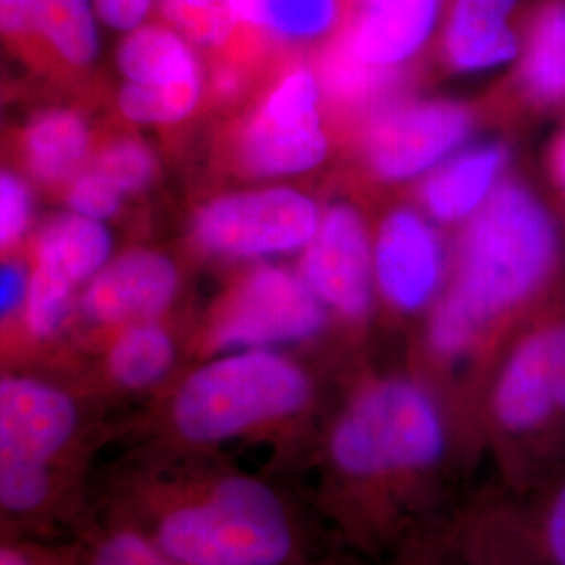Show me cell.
Masks as SVG:
<instances>
[{
  "label": "cell",
  "instance_id": "6da1fadb",
  "mask_svg": "<svg viewBox=\"0 0 565 565\" xmlns=\"http://www.w3.org/2000/svg\"><path fill=\"white\" fill-rule=\"evenodd\" d=\"M93 509L135 525L184 565H282L294 532L279 494L237 471L168 478L147 457L114 465Z\"/></svg>",
  "mask_w": 565,
  "mask_h": 565
},
{
  "label": "cell",
  "instance_id": "7a4b0ae2",
  "mask_svg": "<svg viewBox=\"0 0 565 565\" xmlns=\"http://www.w3.org/2000/svg\"><path fill=\"white\" fill-rule=\"evenodd\" d=\"M557 224L524 184L497 186L463 239L459 277L438 306L429 340L455 356L488 324L532 298L557 263Z\"/></svg>",
  "mask_w": 565,
  "mask_h": 565
},
{
  "label": "cell",
  "instance_id": "3957f363",
  "mask_svg": "<svg viewBox=\"0 0 565 565\" xmlns=\"http://www.w3.org/2000/svg\"><path fill=\"white\" fill-rule=\"evenodd\" d=\"M310 398L302 369L273 350H233L193 369L163 413L189 448H216L296 415Z\"/></svg>",
  "mask_w": 565,
  "mask_h": 565
},
{
  "label": "cell",
  "instance_id": "277c9868",
  "mask_svg": "<svg viewBox=\"0 0 565 565\" xmlns=\"http://www.w3.org/2000/svg\"><path fill=\"white\" fill-rule=\"evenodd\" d=\"M446 431L431 396L413 382L366 387L331 431L329 455L354 478H380L431 467L443 459Z\"/></svg>",
  "mask_w": 565,
  "mask_h": 565
},
{
  "label": "cell",
  "instance_id": "5b68a950",
  "mask_svg": "<svg viewBox=\"0 0 565 565\" xmlns=\"http://www.w3.org/2000/svg\"><path fill=\"white\" fill-rule=\"evenodd\" d=\"M102 446L74 390L32 373H0V465L90 471Z\"/></svg>",
  "mask_w": 565,
  "mask_h": 565
},
{
  "label": "cell",
  "instance_id": "8992f818",
  "mask_svg": "<svg viewBox=\"0 0 565 565\" xmlns=\"http://www.w3.org/2000/svg\"><path fill=\"white\" fill-rule=\"evenodd\" d=\"M109 256L111 233L102 221L72 212L44 226L21 310L23 331L32 342L60 335L72 319L78 289L93 281Z\"/></svg>",
  "mask_w": 565,
  "mask_h": 565
},
{
  "label": "cell",
  "instance_id": "52a82bcc",
  "mask_svg": "<svg viewBox=\"0 0 565 565\" xmlns=\"http://www.w3.org/2000/svg\"><path fill=\"white\" fill-rule=\"evenodd\" d=\"M324 324L321 300L296 275L263 266L245 277L221 303L207 329L212 352L256 350L302 342Z\"/></svg>",
  "mask_w": 565,
  "mask_h": 565
},
{
  "label": "cell",
  "instance_id": "ba28073f",
  "mask_svg": "<svg viewBox=\"0 0 565 565\" xmlns=\"http://www.w3.org/2000/svg\"><path fill=\"white\" fill-rule=\"evenodd\" d=\"M126 120L166 126L184 120L202 97V70L189 41L170 25L141 23L118 49Z\"/></svg>",
  "mask_w": 565,
  "mask_h": 565
},
{
  "label": "cell",
  "instance_id": "9c48e42d",
  "mask_svg": "<svg viewBox=\"0 0 565 565\" xmlns=\"http://www.w3.org/2000/svg\"><path fill=\"white\" fill-rule=\"evenodd\" d=\"M193 228L205 249L249 258L310 243L319 228V212L294 189L245 191L203 205Z\"/></svg>",
  "mask_w": 565,
  "mask_h": 565
},
{
  "label": "cell",
  "instance_id": "30bf717a",
  "mask_svg": "<svg viewBox=\"0 0 565 565\" xmlns=\"http://www.w3.org/2000/svg\"><path fill=\"white\" fill-rule=\"evenodd\" d=\"M319 84L310 70L298 67L264 99L243 130L242 162L260 177L300 174L327 156Z\"/></svg>",
  "mask_w": 565,
  "mask_h": 565
},
{
  "label": "cell",
  "instance_id": "8fae6325",
  "mask_svg": "<svg viewBox=\"0 0 565 565\" xmlns=\"http://www.w3.org/2000/svg\"><path fill=\"white\" fill-rule=\"evenodd\" d=\"M471 116L448 102L408 103L377 116L364 139L371 168L387 181H404L440 162L465 141Z\"/></svg>",
  "mask_w": 565,
  "mask_h": 565
},
{
  "label": "cell",
  "instance_id": "7c38bea8",
  "mask_svg": "<svg viewBox=\"0 0 565 565\" xmlns=\"http://www.w3.org/2000/svg\"><path fill=\"white\" fill-rule=\"evenodd\" d=\"M179 291V270L170 258L132 249L103 266L82 289V319L103 335L128 324L160 321Z\"/></svg>",
  "mask_w": 565,
  "mask_h": 565
},
{
  "label": "cell",
  "instance_id": "4fadbf2b",
  "mask_svg": "<svg viewBox=\"0 0 565 565\" xmlns=\"http://www.w3.org/2000/svg\"><path fill=\"white\" fill-rule=\"evenodd\" d=\"M306 285L321 302L359 319L371 306V254L354 207L335 205L319 224L303 263Z\"/></svg>",
  "mask_w": 565,
  "mask_h": 565
},
{
  "label": "cell",
  "instance_id": "5bb4252c",
  "mask_svg": "<svg viewBox=\"0 0 565 565\" xmlns=\"http://www.w3.org/2000/svg\"><path fill=\"white\" fill-rule=\"evenodd\" d=\"M95 0H0V36L34 44L53 57L88 67L102 51Z\"/></svg>",
  "mask_w": 565,
  "mask_h": 565
},
{
  "label": "cell",
  "instance_id": "9a60e30c",
  "mask_svg": "<svg viewBox=\"0 0 565 565\" xmlns=\"http://www.w3.org/2000/svg\"><path fill=\"white\" fill-rule=\"evenodd\" d=\"M375 270L385 300L406 312L425 306L443 270V252L434 228L411 210L390 214L377 237Z\"/></svg>",
  "mask_w": 565,
  "mask_h": 565
},
{
  "label": "cell",
  "instance_id": "2e32d148",
  "mask_svg": "<svg viewBox=\"0 0 565 565\" xmlns=\"http://www.w3.org/2000/svg\"><path fill=\"white\" fill-rule=\"evenodd\" d=\"M438 9L440 0H356L354 20L342 42L354 57L392 70L424 46Z\"/></svg>",
  "mask_w": 565,
  "mask_h": 565
},
{
  "label": "cell",
  "instance_id": "e0dca14e",
  "mask_svg": "<svg viewBox=\"0 0 565 565\" xmlns=\"http://www.w3.org/2000/svg\"><path fill=\"white\" fill-rule=\"evenodd\" d=\"M494 417L511 434H530L557 408L551 327L532 331L511 352L494 390Z\"/></svg>",
  "mask_w": 565,
  "mask_h": 565
},
{
  "label": "cell",
  "instance_id": "ac0fdd59",
  "mask_svg": "<svg viewBox=\"0 0 565 565\" xmlns=\"http://www.w3.org/2000/svg\"><path fill=\"white\" fill-rule=\"evenodd\" d=\"M518 0H455L446 25L448 61L461 72H480L520 55V41L511 28Z\"/></svg>",
  "mask_w": 565,
  "mask_h": 565
},
{
  "label": "cell",
  "instance_id": "d6986e66",
  "mask_svg": "<svg viewBox=\"0 0 565 565\" xmlns=\"http://www.w3.org/2000/svg\"><path fill=\"white\" fill-rule=\"evenodd\" d=\"M177 361V343L160 321L128 324L105 335L102 369L116 392L137 394L162 384Z\"/></svg>",
  "mask_w": 565,
  "mask_h": 565
},
{
  "label": "cell",
  "instance_id": "ffe728a7",
  "mask_svg": "<svg viewBox=\"0 0 565 565\" xmlns=\"http://www.w3.org/2000/svg\"><path fill=\"white\" fill-rule=\"evenodd\" d=\"M90 147V132L81 114L46 109L23 132V156L34 179L49 184L74 181Z\"/></svg>",
  "mask_w": 565,
  "mask_h": 565
},
{
  "label": "cell",
  "instance_id": "44dd1931",
  "mask_svg": "<svg viewBox=\"0 0 565 565\" xmlns=\"http://www.w3.org/2000/svg\"><path fill=\"white\" fill-rule=\"evenodd\" d=\"M507 162L501 145H486L446 163L425 182L424 200L429 212L440 221H459L476 212Z\"/></svg>",
  "mask_w": 565,
  "mask_h": 565
},
{
  "label": "cell",
  "instance_id": "7402d4cb",
  "mask_svg": "<svg viewBox=\"0 0 565 565\" xmlns=\"http://www.w3.org/2000/svg\"><path fill=\"white\" fill-rule=\"evenodd\" d=\"M520 81L532 102H565V0H543L536 9L525 39Z\"/></svg>",
  "mask_w": 565,
  "mask_h": 565
},
{
  "label": "cell",
  "instance_id": "603a6c76",
  "mask_svg": "<svg viewBox=\"0 0 565 565\" xmlns=\"http://www.w3.org/2000/svg\"><path fill=\"white\" fill-rule=\"evenodd\" d=\"M78 565H184L135 525L90 509L74 536Z\"/></svg>",
  "mask_w": 565,
  "mask_h": 565
},
{
  "label": "cell",
  "instance_id": "cb8c5ba5",
  "mask_svg": "<svg viewBox=\"0 0 565 565\" xmlns=\"http://www.w3.org/2000/svg\"><path fill=\"white\" fill-rule=\"evenodd\" d=\"M254 0H162L163 18L189 42L218 46L249 23Z\"/></svg>",
  "mask_w": 565,
  "mask_h": 565
},
{
  "label": "cell",
  "instance_id": "d4e9b609",
  "mask_svg": "<svg viewBox=\"0 0 565 565\" xmlns=\"http://www.w3.org/2000/svg\"><path fill=\"white\" fill-rule=\"evenodd\" d=\"M338 20V0H254L249 23L266 32L310 41L323 36Z\"/></svg>",
  "mask_w": 565,
  "mask_h": 565
},
{
  "label": "cell",
  "instance_id": "484cf974",
  "mask_svg": "<svg viewBox=\"0 0 565 565\" xmlns=\"http://www.w3.org/2000/svg\"><path fill=\"white\" fill-rule=\"evenodd\" d=\"M392 81V70L375 67L354 57L342 41L324 57L323 82L327 90L342 99L356 103L382 93Z\"/></svg>",
  "mask_w": 565,
  "mask_h": 565
},
{
  "label": "cell",
  "instance_id": "4316f807",
  "mask_svg": "<svg viewBox=\"0 0 565 565\" xmlns=\"http://www.w3.org/2000/svg\"><path fill=\"white\" fill-rule=\"evenodd\" d=\"M90 168H95L126 198L139 193L151 182L156 174V158L141 141L121 139L107 145Z\"/></svg>",
  "mask_w": 565,
  "mask_h": 565
},
{
  "label": "cell",
  "instance_id": "83f0119b",
  "mask_svg": "<svg viewBox=\"0 0 565 565\" xmlns=\"http://www.w3.org/2000/svg\"><path fill=\"white\" fill-rule=\"evenodd\" d=\"M67 202L72 212L103 223L105 218H111L114 214H118L124 195L95 168H88V170H82L70 184Z\"/></svg>",
  "mask_w": 565,
  "mask_h": 565
},
{
  "label": "cell",
  "instance_id": "f1b7e54d",
  "mask_svg": "<svg viewBox=\"0 0 565 565\" xmlns=\"http://www.w3.org/2000/svg\"><path fill=\"white\" fill-rule=\"evenodd\" d=\"M0 565H78V551L74 539H0Z\"/></svg>",
  "mask_w": 565,
  "mask_h": 565
},
{
  "label": "cell",
  "instance_id": "f546056e",
  "mask_svg": "<svg viewBox=\"0 0 565 565\" xmlns=\"http://www.w3.org/2000/svg\"><path fill=\"white\" fill-rule=\"evenodd\" d=\"M32 216V193L20 177L0 170V247L23 235Z\"/></svg>",
  "mask_w": 565,
  "mask_h": 565
},
{
  "label": "cell",
  "instance_id": "4dcf8cb0",
  "mask_svg": "<svg viewBox=\"0 0 565 565\" xmlns=\"http://www.w3.org/2000/svg\"><path fill=\"white\" fill-rule=\"evenodd\" d=\"M153 0H95L97 13L107 28L130 32L145 23Z\"/></svg>",
  "mask_w": 565,
  "mask_h": 565
},
{
  "label": "cell",
  "instance_id": "1f68e13d",
  "mask_svg": "<svg viewBox=\"0 0 565 565\" xmlns=\"http://www.w3.org/2000/svg\"><path fill=\"white\" fill-rule=\"evenodd\" d=\"M545 534L553 564L565 565V482L548 509Z\"/></svg>",
  "mask_w": 565,
  "mask_h": 565
},
{
  "label": "cell",
  "instance_id": "d6a6232c",
  "mask_svg": "<svg viewBox=\"0 0 565 565\" xmlns=\"http://www.w3.org/2000/svg\"><path fill=\"white\" fill-rule=\"evenodd\" d=\"M28 277L21 275L20 268L0 270V321L11 319L15 312L23 310Z\"/></svg>",
  "mask_w": 565,
  "mask_h": 565
},
{
  "label": "cell",
  "instance_id": "836d02e7",
  "mask_svg": "<svg viewBox=\"0 0 565 565\" xmlns=\"http://www.w3.org/2000/svg\"><path fill=\"white\" fill-rule=\"evenodd\" d=\"M551 354H553L557 408L565 411V323L551 327Z\"/></svg>",
  "mask_w": 565,
  "mask_h": 565
},
{
  "label": "cell",
  "instance_id": "e575fe53",
  "mask_svg": "<svg viewBox=\"0 0 565 565\" xmlns=\"http://www.w3.org/2000/svg\"><path fill=\"white\" fill-rule=\"evenodd\" d=\"M553 172L565 191V132L559 137V141L555 145V151H553Z\"/></svg>",
  "mask_w": 565,
  "mask_h": 565
},
{
  "label": "cell",
  "instance_id": "d590c367",
  "mask_svg": "<svg viewBox=\"0 0 565 565\" xmlns=\"http://www.w3.org/2000/svg\"><path fill=\"white\" fill-rule=\"evenodd\" d=\"M0 539H13V536H7V534L0 530Z\"/></svg>",
  "mask_w": 565,
  "mask_h": 565
}]
</instances>
